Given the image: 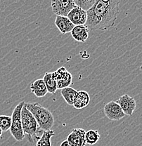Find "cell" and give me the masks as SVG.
Segmentation results:
<instances>
[{"label": "cell", "instance_id": "cell-14", "mask_svg": "<svg viewBox=\"0 0 142 146\" xmlns=\"http://www.w3.org/2000/svg\"><path fill=\"white\" fill-rule=\"evenodd\" d=\"M90 97L89 94L85 91H77V98L73 104V107L76 109H82L89 105Z\"/></svg>", "mask_w": 142, "mask_h": 146}, {"label": "cell", "instance_id": "cell-7", "mask_svg": "<svg viewBox=\"0 0 142 146\" xmlns=\"http://www.w3.org/2000/svg\"><path fill=\"white\" fill-rule=\"evenodd\" d=\"M103 111L106 117L112 121H119L125 116L123 110L115 101H111L105 105Z\"/></svg>", "mask_w": 142, "mask_h": 146}, {"label": "cell", "instance_id": "cell-12", "mask_svg": "<svg viewBox=\"0 0 142 146\" xmlns=\"http://www.w3.org/2000/svg\"><path fill=\"white\" fill-rule=\"evenodd\" d=\"M89 30L86 25H75L71 32V36L75 41L85 42L89 37Z\"/></svg>", "mask_w": 142, "mask_h": 146}, {"label": "cell", "instance_id": "cell-9", "mask_svg": "<svg viewBox=\"0 0 142 146\" xmlns=\"http://www.w3.org/2000/svg\"><path fill=\"white\" fill-rule=\"evenodd\" d=\"M116 103L120 106L125 115L132 116L137 107V103L134 98L129 96L127 94L122 96Z\"/></svg>", "mask_w": 142, "mask_h": 146}, {"label": "cell", "instance_id": "cell-21", "mask_svg": "<svg viewBox=\"0 0 142 146\" xmlns=\"http://www.w3.org/2000/svg\"><path fill=\"white\" fill-rule=\"evenodd\" d=\"M61 146H70L69 143H68V141H67V139L63 141V142L61 143Z\"/></svg>", "mask_w": 142, "mask_h": 146}, {"label": "cell", "instance_id": "cell-3", "mask_svg": "<svg viewBox=\"0 0 142 146\" xmlns=\"http://www.w3.org/2000/svg\"><path fill=\"white\" fill-rule=\"evenodd\" d=\"M25 107L31 112L43 131L50 130L54 124V117L51 111L38 103H25Z\"/></svg>", "mask_w": 142, "mask_h": 146}, {"label": "cell", "instance_id": "cell-20", "mask_svg": "<svg viewBox=\"0 0 142 146\" xmlns=\"http://www.w3.org/2000/svg\"><path fill=\"white\" fill-rule=\"evenodd\" d=\"M96 1L97 0H74L76 6H78L87 11L95 4Z\"/></svg>", "mask_w": 142, "mask_h": 146}, {"label": "cell", "instance_id": "cell-1", "mask_svg": "<svg viewBox=\"0 0 142 146\" xmlns=\"http://www.w3.org/2000/svg\"><path fill=\"white\" fill-rule=\"evenodd\" d=\"M121 0H97L87 11L86 25L90 30H107L115 25Z\"/></svg>", "mask_w": 142, "mask_h": 146}, {"label": "cell", "instance_id": "cell-5", "mask_svg": "<svg viewBox=\"0 0 142 146\" xmlns=\"http://www.w3.org/2000/svg\"><path fill=\"white\" fill-rule=\"evenodd\" d=\"M51 9L56 16H67L76 7L74 0H51Z\"/></svg>", "mask_w": 142, "mask_h": 146}, {"label": "cell", "instance_id": "cell-4", "mask_svg": "<svg viewBox=\"0 0 142 146\" xmlns=\"http://www.w3.org/2000/svg\"><path fill=\"white\" fill-rule=\"evenodd\" d=\"M25 101H21L15 107L12 112V123L10 128V132L12 136L17 141H21L25 138V133L23 130L21 121V110L25 105Z\"/></svg>", "mask_w": 142, "mask_h": 146}, {"label": "cell", "instance_id": "cell-11", "mask_svg": "<svg viewBox=\"0 0 142 146\" xmlns=\"http://www.w3.org/2000/svg\"><path fill=\"white\" fill-rule=\"evenodd\" d=\"M55 25L62 34L71 33L75 25L67 16H57L54 22Z\"/></svg>", "mask_w": 142, "mask_h": 146}, {"label": "cell", "instance_id": "cell-10", "mask_svg": "<svg viewBox=\"0 0 142 146\" xmlns=\"http://www.w3.org/2000/svg\"><path fill=\"white\" fill-rule=\"evenodd\" d=\"M85 133L86 131L83 129H73L67 138L70 146H86Z\"/></svg>", "mask_w": 142, "mask_h": 146}, {"label": "cell", "instance_id": "cell-22", "mask_svg": "<svg viewBox=\"0 0 142 146\" xmlns=\"http://www.w3.org/2000/svg\"><path fill=\"white\" fill-rule=\"evenodd\" d=\"M2 133H3V131L1 130V128H0V137H1V135H2Z\"/></svg>", "mask_w": 142, "mask_h": 146}, {"label": "cell", "instance_id": "cell-13", "mask_svg": "<svg viewBox=\"0 0 142 146\" xmlns=\"http://www.w3.org/2000/svg\"><path fill=\"white\" fill-rule=\"evenodd\" d=\"M30 90L37 98L45 96L48 93L47 86L43 79H38L30 84Z\"/></svg>", "mask_w": 142, "mask_h": 146}, {"label": "cell", "instance_id": "cell-6", "mask_svg": "<svg viewBox=\"0 0 142 146\" xmlns=\"http://www.w3.org/2000/svg\"><path fill=\"white\" fill-rule=\"evenodd\" d=\"M52 77L56 80L58 89L61 90L64 88L69 87L73 82L71 73L68 72L64 67H61L57 70L52 72Z\"/></svg>", "mask_w": 142, "mask_h": 146}, {"label": "cell", "instance_id": "cell-8", "mask_svg": "<svg viewBox=\"0 0 142 146\" xmlns=\"http://www.w3.org/2000/svg\"><path fill=\"white\" fill-rule=\"evenodd\" d=\"M67 17L75 25H85L87 21V11L76 6L68 14Z\"/></svg>", "mask_w": 142, "mask_h": 146}, {"label": "cell", "instance_id": "cell-18", "mask_svg": "<svg viewBox=\"0 0 142 146\" xmlns=\"http://www.w3.org/2000/svg\"><path fill=\"white\" fill-rule=\"evenodd\" d=\"M99 138H100V134L97 130L90 129L86 131L85 140H86L87 145H94L99 141Z\"/></svg>", "mask_w": 142, "mask_h": 146}, {"label": "cell", "instance_id": "cell-16", "mask_svg": "<svg viewBox=\"0 0 142 146\" xmlns=\"http://www.w3.org/2000/svg\"><path fill=\"white\" fill-rule=\"evenodd\" d=\"M43 80L45 82L47 91L51 94H56L57 91V84L56 80L53 78L52 72H46L43 77Z\"/></svg>", "mask_w": 142, "mask_h": 146}, {"label": "cell", "instance_id": "cell-17", "mask_svg": "<svg viewBox=\"0 0 142 146\" xmlns=\"http://www.w3.org/2000/svg\"><path fill=\"white\" fill-rule=\"evenodd\" d=\"M54 131L50 130L44 131L41 138L37 141V146H51V138L54 136Z\"/></svg>", "mask_w": 142, "mask_h": 146}, {"label": "cell", "instance_id": "cell-15", "mask_svg": "<svg viewBox=\"0 0 142 146\" xmlns=\"http://www.w3.org/2000/svg\"><path fill=\"white\" fill-rule=\"evenodd\" d=\"M61 95L65 101L69 106H73V104H74L76 98H77V91L69 86V87L64 88V89H61Z\"/></svg>", "mask_w": 142, "mask_h": 146}, {"label": "cell", "instance_id": "cell-19", "mask_svg": "<svg viewBox=\"0 0 142 146\" xmlns=\"http://www.w3.org/2000/svg\"><path fill=\"white\" fill-rule=\"evenodd\" d=\"M12 123L11 117L7 115H0V128L3 132L10 130Z\"/></svg>", "mask_w": 142, "mask_h": 146}, {"label": "cell", "instance_id": "cell-2", "mask_svg": "<svg viewBox=\"0 0 142 146\" xmlns=\"http://www.w3.org/2000/svg\"><path fill=\"white\" fill-rule=\"evenodd\" d=\"M21 121L23 130L25 136L26 135L28 138L29 141L30 143L37 141L41 138L44 131L38 125L35 117L27 109L25 105L21 110Z\"/></svg>", "mask_w": 142, "mask_h": 146}]
</instances>
